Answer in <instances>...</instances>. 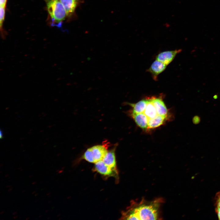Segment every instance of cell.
Listing matches in <instances>:
<instances>
[{
  "label": "cell",
  "instance_id": "cell-3",
  "mask_svg": "<svg viewBox=\"0 0 220 220\" xmlns=\"http://www.w3.org/2000/svg\"><path fill=\"white\" fill-rule=\"evenodd\" d=\"M182 51L181 49L162 52L156 56V60L168 65L174 59L177 54Z\"/></svg>",
  "mask_w": 220,
  "mask_h": 220
},
{
  "label": "cell",
  "instance_id": "cell-5",
  "mask_svg": "<svg viewBox=\"0 0 220 220\" xmlns=\"http://www.w3.org/2000/svg\"><path fill=\"white\" fill-rule=\"evenodd\" d=\"M167 65L156 60L151 65L148 71L151 73L154 79L156 80L158 76L166 69Z\"/></svg>",
  "mask_w": 220,
  "mask_h": 220
},
{
  "label": "cell",
  "instance_id": "cell-13",
  "mask_svg": "<svg viewBox=\"0 0 220 220\" xmlns=\"http://www.w3.org/2000/svg\"><path fill=\"white\" fill-rule=\"evenodd\" d=\"M144 113L148 119L153 118L158 114L156 108L151 98L148 99V101Z\"/></svg>",
  "mask_w": 220,
  "mask_h": 220
},
{
  "label": "cell",
  "instance_id": "cell-2",
  "mask_svg": "<svg viewBox=\"0 0 220 220\" xmlns=\"http://www.w3.org/2000/svg\"><path fill=\"white\" fill-rule=\"evenodd\" d=\"M51 21V25L61 27L67 18L65 9L60 0H44Z\"/></svg>",
  "mask_w": 220,
  "mask_h": 220
},
{
  "label": "cell",
  "instance_id": "cell-15",
  "mask_svg": "<svg viewBox=\"0 0 220 220\" xmlns=\"http://www.w3.org/2000/svg\"><path fill=\"white\" fill-rule=\"evenodd\" d=\"M6 8L0 7V27L1 34L2 38L5 37L4 32L3 28V25L5 15Z\"/></svg>",
  "mask_w": 220,
  "mask_h": 220
},
{
  "label": "cell",
  "instance_id": "cell-4",
  "mask_svg": "<svg viewBox=\"0 0 220 220\" xmlns=\"http://www.w3.org/2000/svg\"><path fill=\"white\" fill-rule=\"evenodd\" d=\"M82 0H60L66 11L67 18L70 19L74 15L75 10Z\"/></svg>",
  "mask_w": 220,
  "mask_h": 220
},
{
  "label": "cell",
  "instance_id": "cell-22",
  "mask_svg": "<svg viewBox=\"0 0 220 220\" xmlns=\"http://www.w3.org/2000/svg\"><path fill=\"white\" fill-rule=\"evenodd\" d=\"M17 216H15V217H14L13 218H17Z\"/></svg>",
  "mask_w": 220,
  "mask_h": 220
},
{
  "label": "cell",
  "instance_id": "cell-12",
  "mask_svg": "<svg viewBox=\"0 0 220 220\" xmlns=\"http://www.w3.org/2000/svg\"><path fill=\"white\" fill-rule=\"evenodd\" d=\"M165 117L157 114L155 117L148 119V128L153 129L158 127L164 123Z\"/></svg>",
  "mask_w": 220,
  "mask_h": 220
},
{
  "label": "cell",
  "instance_id": "cell-19",
  "mask_svg": "<svg viewBox=\"0 0 220 220\" xmlns=\"http://www.w3.org/2000/svg\"><path fill=\"white\" fill-rule=\"evenodd\" d=\"M215 211L217 213L219 219L220 220V208L217 207L215 208Z\"/></svg>",
  "mask_w": 220,
  "mask_h": 220
},
{
  "label": "cell",
  "instance_id": "cell-1",
  "mask_svg": "<svg viewBox=\"0 0 220 220\" xmlns=\"http://www.w3.org/2000/svg\"><path fill=\"white\" fill-rule=\"evenodd\" d=\"M163 202L162 198L149 201L144 199L139 202L132 201L122 217L127 220L159 219L160 207Z\"/></svg>",
  "mask_w": 220,
  "mask_h": 220
},
{
  "label": "cell",
  "instance_id": "cell-11",
  "mask_svg": "<svg viewBox=\"0 0 220 220\" xmlns=\"http://www.w3.org/2000/svg\"><path fill=\"white\" fill-rule=\"evenodd\" d=\"M148 99H143L135 104L129 103L133 108V113H139L144 112L148 103Z\"/></svg>",
  "mask_w": 220,
  "mask_h": 220
},
{
  "label": "cell",
  "instance_id": "cell-7",
  "mask_svg": "<svg viewBox=\"0 0 220 220\" xmlns=\"http://www.w3.org/2000/svg\"><path fill=\"white\" fill-rule=\"evenodd\" d=\"M116 146L108 151L107 153L102 160L107 166L116 171V162L115 155Z\"/></svg>",
  "mask_w": 220,
  "mask_h": 220
},
{
  "label": "cell",
  "instance_id": "cell-21",
  "mask_svg": "<svg viewBox=\"0 0 220 220\" xmlns=\"http://www.w3.org/2000/svg\"><path fill=\"white\" fill-rule=\"evenodd\" d=\"M0 138L1 139V138H2L3 136V133L2 132V131L1 130H0Z\"/></svg>",
  "mask_w": 220,
  "mask_h": 220
},
{
  "label": "cell",
  "instance_id": "cell-6",
  "mask_svg": "<svg viewBox=\"0 0 220 220\" xmlns=\"http://www.w3.org/2000/svg\"><path fill=\"white\" fill-rule=\"evenodd\" d=\"M151 99L157 114L166 118L168 110L163 100L161 98L155 97H152Z\"/></svg>",
  "mask_w": 220,
  "mask_h": 220
},
{
  "label": "cell",
  "instance_id": "cell-10",
  "mask_svg": "<svg viewBox=\"0 0 220 220\" xmlns=\"http://www.w3.org/2000/svg\"><path fill=\"white\" fill-rule=\"evenodd\" d=\"M132 117L136 124L142 129L148 128V118L144 113H132Z\"/></svg>",
  "mask_w": 220,
  "mask_h": 220
},
{
  "label": "cell",
  "instance_id": "cell-9",
  "mask_svg": "<svg viewBox=\"0 0 220 220\" xmlns=\"http://www.w3.org/2000/svg\"><path fill=\"white\" fill-rule=\"evenodd\" d=\"M95 169L100 174L105 176H111L113 175V172L116 171L105 164L102 160L95 163Z\"/></svg>",
  "mask_w": 220,
  "mask_h": 220
},
{
  "label": "cell",
  "instance_id": "cell-17",
  "mask_svg": "<svg viewBox=\"0 0 220 220\" xmlns=\"http://www.w3.org/2000/svg\"><path fill=\"white\" fill-rule=\"evenodd\" d=\"M0 6L6 8L7 0H0Z\"/></svg>",
  "mask_w": 220,
  "mask_h": 220
},
{
  "label": "cell",
  "instance_id": "cell-14",
  "mask_svg": "<svg viewBox=\"0 0 220 220\" xmlns=\"http://www.w3.org/2000/svg\"><path fill=\"white\" fill-rule=\"evenodd\" d=\"M82 158L88 162L95 163L96 161L94 157L92 151L90 148H88L82 156Z\"/></svg>",
  "mask_w": 220,
  "mask_h": 220
},
{
  "label": "cell",
  "instance_id": "cell-23",
  "mask_svg": "<svg viewBox=\"0 0 220 220\" xmlns=\"http://www.w3.org/2000/svg\"><path fill=\"white\" fill-rule=\"evenodd\" d=\"M36 183V182H34L32 183V184H35Z\"/></svg>",
  "mask_w": 220,
  "mask_h": 220
},
{
  "label": "cell",
  "instance_id": "cell-18",
  "mask_svg": "<svg viewBox=\"0 0 220 220\" xmlns=\"http://www.w3.org/2000/svg\"><path fill=\"white\" fill-rule=\"evenodd\" d=\"M217 199L216 200V204L217 207L220 208V194H218L217 195Z\"/></svg>",
  "mask_w": 220,
  "mask_h": 220
},
{
  "label": "cell",
  "instance_id": "cell-20",
  "mask_svg": "<svg viewBox=\"0 0 220 220\" xmlns=\"http://www.w3.org/2000/svg\"><path fill=\"white\" fill-rule=\"evenodd\" d=\"M218 97V96L217 94H215L213 96V98L215 99H217Z\"/></svg>",
  "mask_w": 220,
  "mask_h": 220
},
{
  "label": "cell",
  "instance_id": "cell-8",
  "mask_svg": "<svg viewBox=\"0 0 220 220\" xmlns=\"http://www.w3.org/2000/svg\"><path fill=\"white\" fill-rule=\"evenodd\" d=\"M92 151L96 163L102 160L108 152L105 146L96 145L90 148Z\"/></svg>",
  "mask_w": 220,
  "mask_h": 220
},
{
  "label": "cell",
  "instance_id": "cell-25",
  "mask_svg": "<svg viewBox=\"0 0 220 220\" xmlns=\"http://www.w3.org/2000/svg\"><path fill=\"white\" fill-rule=\"evenodd\" d=\"M29 218H27L26 219V220H27V219H28Z\"/></svg>",
  "mask_w": 220,
  "mask_h": 220
},
{
  "label": "cell",
  "instance_id": "cell-26",
  "mask_svg": "<svg viewBox=\"0 0 220 220\" xmlns=\"http://www.w3.org/2000/svg\"><path fill=\"white\" fill-rule=\"evenodd\" d=\"M35 192H34L32 193V194H33L34 193H35Z\"/></svg>",
  "mask_w": 220,
  "mask_h": 220
},
{
  "label": "cell",
  "instance_id": "cell-16",
  "mask_svg": "<svg viewBox=\"0 0 220 220\" xmlns=\"http://www.w3.org/2000/svg\"><path fill=\"white\" fill-rule=\"evenodd\" d=\"M193 123L195 124H199L200 121V118L198 116L196 115L194 116L192 119Z\"/></svg>",
  "mask_w": 220,
  "mask_h": 220
},
{
  "label": "cell",
  "instance_id": "cell-24",
  "mask_svg": "<svg viewBox=\"0 0 220 220\" xmlns=\"http://www.w3.org/2000/svg\"><path fill=\"white\" fill-rule=\"evenodd\" d=\"M3 212H3H3H1V213H0V214H2V213H3Z\"/></svg>",
  "mask_w": 220,
  "mask_h": 220
}]
</instances>
